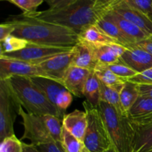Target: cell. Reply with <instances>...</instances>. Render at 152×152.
<instances>
[{
  "mask_svg": "<svg viewBox=\"0 0 152 152\" xmlns=\"http://www.w3.org/2000/svg\"><path fill=\"white\" fill-rule=\"evenodd\" d=\"M8 21L15 27L12 35L26 40L30 44L74 47L79 41L78 33L70 28L26 15L12 16Z\"/></svg>",
  "mask_w": 152,
  "mask_h": 152,
  "instance_id": "6da1fadb",
  "label": "cell"
},
{
  "mask_svg": "<svg viewBox=\"0 0 152 152\" xmlns=\"http://www.w3.org/2000/svg\"><path fill=\"white\" fill-rule=\"evenodd\" d=\"M94 3L95 0H77L64 8L48 9L26 16L66 27L80 34L87 26L96 24L100 18L95 10Z\"/></svg>",
  "mask_w": 152,
  "mask_h": 152,
  "instance_id": "7a4b0ae2",
  "label": "cell"
},
{
  "mask_svg": "<svg viewBox=\"0 0 152 152\" xmlns=\"http://www.w3.org/2000/svg\"><path fill=\"white\" fill-rule=\"evenodd\" d=\"M4 81L12 96L27 112L38 115L51 114L63 118L65 114L48 100L31 78L13 76Z\"/></svg>",
  "mask_w": 152,
  "mask_h": 152,
  "instance_id": "3957f363",
  "label": "cell"
},
{
  "mask_svg": "<svg viewBox=\"0 0 152 152\" xmlns=\"http://www.w3.org/2000/svg\"><path fill=\"white\" fill-rule=\"evenodd\" d=\"M99 108L114 148L118 152H132L134 130L130 119L107 102H99Z\"/></svg>",
  "mask_w": 152,
  "mask_h": 152,
  "instance_id": "277c9868",
  "label": "cell"
},
{
  "mask_svg": "<svg viewBox=\"0 0 152 152\" xmlns=\"http://www.w3.org/2000/svg\"><path fill=\"white\" fill-rule=\"evenodd\" d=\"M87 114L88 126L83 143L91 152H106L113 146L105 126L99 106L95 107L88 102L83 103Z\"/></svg>",
  "mask_w": 152,
  "mask_h": 152,
  "instance_id": "5b68a950",
  "label": "cell"
},
{
  "mask_svg": "<svg viewBox=\"0 0 152 152\" xmlns=\"http://www.w3.org/2000/svg\"><path fill=\"white\" fill-rule=\"evenodd\" d=\"M18 114L22 117L24 127V134L21 140H29L31 144L37 147L54 141L49 132L45 115L25 112L22 106L19 107Z\"/></svg>",
  "mask_w": 152,
  "mask_h": 152,
  "instance_id": "8992f818",
  "label": "cell"
},
{
  "mask_svg": "<svg viewBox=\"0 0 152 152\" xmlns=\"http://www.w3.org/2000/svg\"><path fill=\"white\" fill-rule=\"evenodd\" d=\"M19 107L5 81L0 80V141L14 134L13 125Z\"/></svg>",
  "mask_w": 152,
  "mask_h": 152,
  "instance_id": "52a82bcc",
  "label": "cell"
},
{
  "mask_svg": "<svg viewBox=\"0 0 152 152\" xmlns=\"http://www.w3.org/2000/svg\"><path fill=\"white\" fill-rule=\"evenodd\" d=\"M74 47H55V46L40 45L28 44L25 48L12 53L0 54V56L9 59H19L37 65L39 62L60 53L71 50Z\"/></svg>",
  "mask_w": 152,
  "mask_h": 152,
  "instance_id": "ba28073f",
  "label": "cell"
},
{
  "mask_svg": "<svg viewBox=\"0 0 152 152\" xmlns=\"http://www.w3.org/2000/svg\"><path fill=\"white\" fill-rule=\"evenodd\" d=\"M33 82L44 92L48 100L62 113L68 109L73 101V95L62 83L45 77H34Z\"/></svg>",
  "mask_w": 152,
  "mask_h": 152,
  "instance_id": "9c48e42d",
  "label": "cell"
},
{
  "mask_svg": "<svg viewBox=\"0 0 152 152\" xmlns=\"http://www.w3.org/2000/svg\"><path fill=\"white\" fill-rule=\"evenodd\" d=\"M13 76L28 78L45 77L50 79L37 65L19 59L0 56V80H5Z\"/></svg>",
  "mask_w": 152,
  "mask_h": 152,
  "instance_id": "30bf717a",
  "label": "cell"
},
{
  "mask_svg": "<svg viewBox=\"0 0 152 152\" xmlns=\"http://www.w3.org/2000/svg\"><path fill=\"white\" fill-rule=\"evenodd\" d=\"M75 56L74 46L71 50L56 55L37 64L50 80L62 83L67 71L72 65Z\"/></svg>",
  "mask_w": 152,
  "mask_h": 152,
  "instance_id": "8fae6325",
  "label": "cell"
},
{
  "mask_svg": "<svg viewBox=\"0 0 152 152\" xmlns=\"http://www.w3.org/2000/svg\"><path fill=\"white\" fill-rule=\"evenodd\" d=\"M120 61L137 74L152 68V55L138 45L126 48Z\"/></svg>",
  "mask_w": 152,
  "mask_h": 152,
  "instance_id": "7c38bea8",
  "label": "cell"
},
{
  "mask_svg": "<svg viewBox=\"0 0 152 152\" xmlns=\"http://www.w3.org/2000/svg\"><path fill=\"white\" fill-rule=\"evenodd\" d=\"M91 71H93L71 65L67 71L62 84L72 95L83 97L85 86Z\"/></svg>",
  "mask_w": 152,
  "mask_h": 152,
  "instance_id": "4fadbf2b",
  "label": "cell"
},
{
  "mask_svg": "<svg viewBox=\"0 0 152 152\" xmlns=\"http://www.w3.org/2000/svg\"><path fill=\"white\" fill-rule=\"evenodd\" d=\"M110 10H114L148 34H152V22L148 16L137 9L129 5L124 0H122Z\"/></svg>",
  "mask_w": 152,
  "mask_h": 152,
  "instance_id": "5bb4252c",
  "label": "cell"
},
{
  "mask_svg": "<svg viewBox=\"0 0 152 152\" xmlns=\"http://www.w3.org/2000/svg\"><path fill=\"white\" fill-rule=\"evenodd\" d=\"M103 15L111 19L119 27L123 35L133 45H137L140 42L145 39L150 35L136 25L126 20L114 10H109Z\"/></svg>",
  "mask_w": 152,
  "mask_h": 152,
  "instance_id": "9a60e30c",
  "label": "cell"
},
{
  "mask_svg": "<svg viewBox=\"0 0 152 152\" xmlns=\"http://www.w3.org/2000/svg\"><path fill=\"white\" fill-rule=\"evenodd\" d=\"M62 126L79 140L83 142L88 126V117L86 111L74 110L65 114L62 118Z\"/></svg>",
  "mask_w": 152,
  "mask_h": 152,
  "instance_id": "2e32d148",
  "label": "cell"
},
{
  "mask_svg": "<svg viewBox=\"0 0 152 152\" xmlns=\"http://www.w3.org/2000/svg\"><path fill=\"white\" fill-rule=\"evenodd\" d=\"M132 123L134 130L132 152L149 151L152 148V123L142 125Z\"/></svg>",
  "mask_w": 152,
  "mask_h": 152,
  "instance_id": "e0dca14e",
  "label": "cell"
},
{
  "mask_svg": "<svg viewBox=\"0 0 152 152\" xmlns=\"http://www.w3.org/2000/svg\"><path fill=\"white\" fill-rule=\"evenodd\" d=\"M74 49L75 56L72 62L73 66L94 71L99 62L92 46L85 42L79 40L76 45H74Z\"/></svg>",
  "mask_w": 152,
  "mask_h": 152,
  "instance_id": "ac0fdd59",
  "label": "cell"
},
{
  "mask_svg": "<svg viewBox=\"0 0 152 152\" xmlns=\"http://www.w3.org/2000/svg\"><path fill=\"white\" fill-rule=\"evenodd\" d=\"M127 117L136 124L142 125L148 123L152 117V99L140 95L128 111Z\"/></svg>",
  "mask_w": 152,
  "mask_h": 152,
  "instance_id": "d6986e66",
  "label": "cell"
},
{
  "mask_svg": "<svg viewBox=\"0 0 152 152\" xmlns=\"http://www.w3.org/2000/svg\"><path fill=\"white\" fill-rule=\"evenodd\" d=\"M91 45L93 48L99 63L108 65L118 62L126 50V48L117 43Z\"/></svg>",
  "mask_w": 152,
  "mask_h": 152,
  "instance_id": "ffe728a7",
  "label": "cell"
},
{
  "mask_svg": "<svg viewBox=\"0 0 152 152\" xmlns=\"http://www.w3.org/2000/svg\"><path fill=\"white\" fill-rule=\"evenodd\" d=\"M79 40L92 45H100L117 43L115 40L107 35L96 25H91L85 28L79 34ZM118 44V43H117Z\"/></svg>",
  "mask_w": 152,
  "mask_h": 152,
  "instance_id": "44dd1931",
  "label": "cell"
},
{
  "mask_svg": "<svg viewBox=\"0 0 152 152\" xmlns=\"http://www.w3.org/2000/svg\"><path fill=\"white\" fill-rule=\"evenodd\" d=\"M95 25H97L102 31H104L111 38L115 40L117 43L124 46L126 48L134 46L123 35L119 27L107 16H104V15L101 16Z\"/></svg>",
  "mask_w": 152,
  "mask_h": 152,
  "instance_id": "7402d4cb",
  "label": "cell"
},
{
  "mask_svg": "<svg viewBox=\"0 0 152 152\" xmlns=\"http://www.w3.org/2000/svg\"><path fill=\"white\" fill-rule=\"evenodd\" d=\"M94 71L101 83H102L105 86L114 88V89L119 91L120 92H121L125 83L127 81L117 77L110 70L108 65H104V64L98 63Z\"/></svg>",
  "mask_w": 152,
  "mask_h": 152,
  "instance_id": "603a6c76",
  "label": "cell"
},
{
  "mask_svg": "<svg viewBox=\"0 0 152 152\" xmlns=\"http://www.w3.org/2000/svg\"><path fill=\"white\" fill-rule=\"evenodd\" d=\"M84 96L86 101L93 106L98 107L100 102V82L95 74L91 71L84 88Z\"/></svg>",
  "mask_w": 152,
  "mask_h": 152,
  "instance_id": "cb8c5ba5",
  "label": "cell"
},
{
  "mask_svg": "<svg viewBox=\"0 0 152 152\" xmlns=\"http://www.w3.org/2000/svg\"><path fill=\"white\" fill-rule=\"evenodd\" d=\"M140 96L138 84L130 81H126L120 94L122 107L127 116L128 111L134 104Z\"/></svg>",
  "mask_w": 152,
  "mask_h": 152,
  "instance_id": "d4e9b609",
  "label": "cell"
},
{
  "mask_svg": "<svg viewBox=\"0 0 152 152\" xmlns=\"http://www.w3.org/2000/svg\"><path fill=\"white\" fill-rule=\"evenodd\" d=\"M120 92L119 91L110 86H105L100 82V102H105L110 104L114 107L120 114L126 116L120 102Z\"/></svg>",
  "mask_w": 152,
  "mask_h": 152,
  "instance_id": "484cf974",
  "label": "cell"
},
{
  "mask_svg": "<svg viewBox=\"0 0 152 152\" xmlns=\"http://www.w3.org/2000/svg\"><path fill=\"white\" fill-rule=\"evenodd\" d=\"M61 144L65 152H83L85 148L83 141L71 134L65 128H62Z\"/></svg>",
  "mask_w": 152,
  "mask_h": 152,
  "instance_id": "4316f807",
  "label": "cell"
},
{
  "mask_svg": "<svg viewBox=\"0 0 152 152\" xmlns=\"http://www.w3.org/2000/svg\"><path fill=\"white\" fill-rule=\"evenodd\" d=\"M28 44L29 43L26 40L13 35H10L1 42L0 54L18 51L26 48Z\"/></svg>",
  "mask_w": 152,
  "mask_h": 152,
  "instance_id": "83f0119b",
  "label": "cell"
},
{
  "mask_svg": "<svg viewBox=\"0 0 152 152\" xmlns=\"http://www.w3.org/2000/svg\"><path fill=\"white\" fill-rule=\"evenodd\" d=\"M0 152H23V142L13 134L1 141Z\"/></svg>",
  "mask_w": 152,
  "mask_h": 152,
  "instance_id": "f1b7e54d",
  "label": "cell"
},
{
  "mask_svg": "<svg viewBox=\"0 0 152 152\" xmlns=\"http://www.w3.org/2000/svg\"><path fill=\"white\" fill-rule=\"evenodd\" d=\"M108 66L114 74L125 80H129V79L136 76L137 74H138L136 71L129 68L128 65H125L124 63L120 62V60L116 63L108 65Z\"/></svg>",
  "mask_w": 152,
  "mask_h": 152,
  "instance_id": "f546056e",
  "label": "cell"
},
{
  "mask_svg": "<svg viewBox=\"0 0 152 152\" xmlns=\"http://www.w3.org/2000/svg\"><path fill=\"white\" fill-rule=\"evenodd\" d=\"M121 1L122 0H95L94 9L101 17L104 13L111 10Z\"/></svg>",
  "mask_w": 152,
  "mask_h": 152,
  "instance_id": "4dcf8cb0",
  "label": "cell"
},
{
  "mask_svg": "<svg viewBox=\"0 0 152 152\" xmlns=\"http://www.w3.org/2000/svg\"><path fill=\"white\" fill-rule=\"evenodd\" d=\"M129 5L137 9L145 15L152 13V0H124Z\"/></svg>",
  "mask_w": 152,
  "mask_h": 152,
  "instance_id": "1f68e13d",
  "label": "cell"
},
{
  "mask_svg": "<svg viewBox=\"0 0 152 152\" xmlns=\"http://www.w3.org/2000/svg\"><path fill=\"white\" fill-rule=\"evenodd\" d=\"M127 81L132 82L137 84H148L152 85V68L142 73L137 74Z\"/></svg>",
  "mask_w": 152,
  "mask_h": 152,
  "instance_id": "d6a6232c",
  "label": "cell"
},
{
  "mask_svg": "<svg viewBox=\"0 0 152 152\" xmlns=\"http://www.w3.org/2000/svg\"><path fill=\"white\" fill-rule=\"evenodd\" d=\"M4 1H9V2L17 6L19 8L22 10L23 14L29 15L37 11V10H35L31 5L29 0H4Z\"/></svg>",
  "mask_w": 152,
  "mask_h": 152,
  "instance_id": "836d02e7",
  "label": "cell"
},
{
  "mask_svg": "<svg viewBox=\"0 0 152 152\" xmlns=\"http://www.w3.org/2000/svg\"><path fill=\"white\" fill-rule=\"evenodd\" d=\"M40 152H65L62 144L59 142L52 141L37 146Z\"/></svg>",
  "mask_w": 152,
  "mask_h": 152,
  "instance_id": "e575fe53",
  "label": "cell"
},
{
  "mask_svg": "<svg viewBox=\"0 0 152 152\" xmlns=\"http://www.w3.org/2000/svg\"><path fill=\"white\" fill-rule=\"evenodd\" d=\"M14 30V25L9 21L1 23L0 25V42L3 41L7 37L12 35Z\"/></svg>",
  "mask_w": 152,
  "mask_h": 152,
  "instance_id": "d590c367",
  "label": "cell"
},
{
  "mask_svg": "<svg viewBox=\"0 0 152 152\" xmlns=\"http://www.w3.org/2000/svg\"><path fill=\"white\" fill-rule=\"evenodd\" d=\"M77 0H45L50 10L62 9L67 6L71 5Z\"/></svg>",
  "mask_w": 152,
  "mask_h": 152,
  "instance_id": "8d00e7d4",
  "label": "cell"
},
{
  "mask_svg": "<svg viewBox=\"0 0 152 152\" xmlns=\"http://www.w3.org/2000/svg\"><path fill=\"white\" fill-rule=\"evenodd\" d=\"M137 45L152 55V34H150L145 39L140 42Z\"/></svg>",
  "mask_w": 152,
  "mask_h": 152,
  "instance_id": "74e56055",
  "label": "cell"
},
{
  "mask_svg": "<svg viewBox=\"0 0 152 152\" xmlns=\"http://www.w3.org/2000/svg\"><path fill=\"white\" fill-rule=\"evenodd\" d=\"M140 96H147L152 99V85L138 84Z\"/></svg>",
  "mask_w": 152,
  "mask_h": 152,
  "instance_id": "f35d334b",
  "label": "cell"
},
{
  "mask_svg": "<svg viewBox=\"0 0 152 152\" xmlns=\"http://www.w3.org/2000/svg\"><path fill=\"white\" fill-rule=\"evenodd\" d=\"M23 152H40L37 146L23 142Z\"/></svg>",
  "mask_w": 152,
  "mask_h": 152,
  "instance_id": "ab89813d",
  "label": "cell"
},
{
  "mask_svg": "<svg viewBox=\"0 0 152 152\" xmlns=\"http://www.w3.org/2000/svg\"><path fill=\"white\" fill-rule=\"evenodd\" d=\"M30 2H31V5L33 6L35 10H37V7L40 5L41 4H42V2L44 1V0H29Z\"/></svg>",
  "mask_w": 152,
  "mask_h": 152,
  "instance_id": "60d3db41",
  "label": "cell"
},
{
  "mask_svg": "<svg viewBox=\"0 0 152 152\" xmlns=\"http://www.w3.org/2000/svg\"><path fill=\"white\" fill-rule=\"evenodd\" d=\"M106 152H118V151H117V150L114 148V146H112L111 148H110Z\"/></svg>",
  "mask_w": 152,
  "mask_h": 152,
  "instance_id": "b9f144b4",
  "label": "cell"
},
{
  "mask_svg": "<svg viewBox=\"0 0 152 152\" xmlns=\"http://www.w3.org/2000/svg\"><path fill=\"white\" fill-rule=\"evenodd\" d=\"M148 18H149V19H151V21L152 22V13H150L149 15H148Z\"/></svg>",
  "mask_w": 152,
  "mask_h": 152,
  "instance_id": "7bdbcfd3",
  "label": "cell"
},
{
  "mask_svg": "<svg viewBox=\"0 0 152 152\" xmlns=\"http://www.w3.org/2000/svg\"><path fill=\"white\" fill-rule=\"evenodd\" d=\"M83 152H91V151H88V150H87V149H86V148H84V149H83Z\"/></svg>",
  "mask_w": 152,
  "mask_h": 152,
  "instance_id": "ee69618b",
  "label": "cell"
},
{
  "mask_svg": "<svg viewBox=\"0 0 152 152\" xmlns=\"http://www.w3.org/2000/svg\"><path fill=\"white\" fill-rule=\"evenodd\" d=\"M152 123V117H151V119H150V120H148V122L147 123ZM147 123H145V124H147Z\"/></svg>",
  "mask_w": 152,
  "mask_h": 152,
  "instance_id": "f6af8a7d",
  "label": "cell"
},
{
  "mask_svg": "<svg viewBox=\"0 0 152 152\" xmlns=\"http://www.w3.org/2000/svg\"><path fill=\"white\" fill-rule=\"evenodd\" d=\"M147 152H152V148H151V149H150L149 151H147Z\"/></svg>",
  "mask_w": 152,
  "mask_h": 152,
  "instance_id": "bcb514c9",
  "label": "cell"
}]
</instances>
